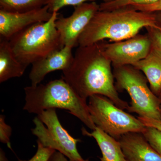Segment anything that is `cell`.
<instances>
[{"label":"cell","instance_id":"obj_1","mask_svg":"<svg viewBox=\"0 0 161 161\" xmlns=\"http://www.w3.org/2000/svg\"><path fill=\"white\" fill-rule=\"evenodd\" d=\"M112 66L104 55L102 41L78 46L70 65L62 71V78L86 100L92 95H103L118 108L127 110L130 105L119 95Z\"/></svg>","mask_w":161,"mask_h":161},{"label":"cell","instance_id":"obj_2","mask_svg":"<svg viewBox=\"0 0 161 161\" xmlns=\"http://www.w3.org/2000/svg\"><path fill=\"white\" fill-rule=\"evenodd\" d=\"M149 26L158 28L154 13L139 11L130 7L99 10L80 35L78 46H89L105 40L112 42L126 40Z\"/></svg>","mask_w":161,"mask_h":161},{"label":"cell","instance_id":"obj_3","mask_svg":"<svg viewBox=\"0 0 161 161\" xmlns=\"http://www.w3.org/2000/svg\"><path fill=\"white\" fill-rule=\"evenodd\" d=\"M25 103L23 110L39 115L50 109L67 110L92 130L96 128L89 112L86 99L80 97L63 78L45 84L24 88Z\"/></svg>","mask_w":161,"mask_h":161},{"label":"cell","instance_id":"obj_4","mask_svg":"<svg viewBox=\"0 0 161 161\" xmlns=\"http://www.w3.org/2000/svg\"><path fill=\"white\" fill-rule=\"evenodd\" d=\"M53 13L48 21L34 24L9 40L16 58L26 68L64 47L55 24L58 12Z\"/></svg>","mask_w":161,"mask_h":161},{"label":"cell","instance_id":"obj_5","mask_svg":"<svg viewBox=\"0 0 161 161\" xmlns=\"http://www.w3.org/2000/svg\"><path fill=\"white\" fill-rule=\"evenodd\" d=\"M113 67L116 89L125 91L131 99L127 111L141 117L161 119L160 103L148 86V80L143 73L132 65Z\"/></svg>","mask_w":161,"mask_h":161},{"label":"cell","instance_id":"obj_6","mask_svg":"<svg viewBox=\"0 0 161 161\" xmlns=\"http://www.w3.org/2000/svg\"><path fill=\"white\" fill-rule=\"evenodd\" d=\"M88 106L96 127L117 140L127 133H143L146 129V126L137 117L125 112L103 95L91 96Z\"/></svg>","mask_w":161,"mask_h":161},{"label":"cell","instance_id":"obj_7","mask_svg":"<svg viewBox=\"0 0 161 161\" xmlns=\"http://www.w3.org/2000/svg\"><path fill=\"white\" fill-rule=\"evenodd\" d=\"M35 127L32 133L43 147L53 149L65 156L69 160L89 161L81 157L78 149L79 139L74 138L62 127L55 109L45 110L33 119Z\"/></svg>","mask_w":161,"mask_h":161},{"label":"cell","instance_id":"obj_8","mask_svg":"<svg viewBox=\"0 0 161 161\" xmlns=\"http://www.w3.org/2000/svg\"><path fill=\"white\" fill-rule=\"evenodd\" d=\"M102 43L104 55L111 61L112 66L133 65L145 58L152 46L147 34H138L118 42L106 43L103 41Z\"/></svg>","mask_w":161,"mask_h":161},{"label":"cell","instance_id":"obj_9","mask_svg":"<svg viewBox=\"0 0 161 161\" xmlns=\"http://www.w3.org/2000/svg\"><path fill=\"white\" fill-rule=\"evenodd\" d=\"M99 10V5L95 2L85 3L75 6L70 16L58 17L55 24L64 46L78 47L80 35Z\"/></svg>","mask_w":161,"mask_h":161},{"label":"cell","instance_id":"obj_10","mask_svg":"<svg viewBox=\"0 0 161 161\" xmlns=\"http://www.w3.org/2000/svg\"><path fill=\"white\" fill-rule=\"evenodd\" d=\"M53 14L49 6L23 12H11L0 9L1 38L9 40L15 35L36 23L45 22Z\"/></svg>","mask_w":161,"mask_h":161},{"label":"cell","instance_id":"obj_11","mask_svg":"<svg viewBox=\"0 0 161 161\" xmlns=\"http://www.w3.org/2000/svg\"><path fill=\"white\" fill-rule=\"evenodd\" d=\"M72 49L69 47L64 46L62 49L33 63L29 74L31 86H36L40 84L51 72L59 70L63 71L67 69L74 58Z\"/></svg>","mask_w":161,"mask_h":161},{"label":"cell","instance_id":"obj_12","mask_svg":"<svg viewBox=\"0 0 161 161\" xmlns=\"http://www.w3.org/2000/svg\"><path fill=\"white\" fill-rule=\"evenodd\" d=\"M129 161H161V155L151 146L142 133H127L118 140Z\"/></svg>","mask_w":161,"mask_h":161},{"label":"cell","instance_id":"obj_13","mask_svg":"<svg viewBox=\"0 0 161 161\" xmlns=\"http://www.w3.org/2000/svg\"><path fill=\"white\" fill-rule=\"evenodd\" d=\"M143 73L150 89L158 97L161 91V51L152 44L148 55L132 65Z\"/></svg>","mask_w":161,"mask_h":161},{"label":"cell","instance_id":"obj_14","mask_svg":"<svg viewBox=\"0 0 161 161\" xmlns=\"http://www.w3.org/2000/svg\"><path fill=\"white\" fill-rule=\"evenodd\" d=\"M84 136L93 137L96 141L102 153L100 161H129L126 158L118 140L96 127L92 132L81 129Z\"/></svg>","mask_w":161,"mask_h":161},{"label":"cell","instance_id":"obj_15","mask_svg":"<svg viewBox=\"0 0 161 161\" xmlns=\"http://www.w3.org/2000/svg\"><path fill=\"white\" fill-rule=\"evenodd\" d=\"M26 69L16 58L9 41L0 40V83L23 76Z\"/></svg>","mask_w":161,"mask_h":161},{"label":"cell","instance_id":"obj_16","mask_svg":"<svg viewBox=\"0 0 161 161\" xmlns=\"http://www.w3.org/2000/svg\"><path fill=\"white\" fill-rule=\"evenodd\" d=\"M52 0H0V9L11 12L31 11L49 5Z\"/></svg>","mask_w":161,"mask_h":161},{"label":"cell","instance_id":"obj_17","mask_svg":"<svg viewBox=\"0 0 161 161\" xmlns=\"http://www.w3.org/2000/svg\"><path fill=\"white\" fill-rule=\"evenodd\" d=\"M160 0H114L109 3H103L99 5L100 11H110L134 5H149Z\"/></svg>","mask_w":161,"mask_h":161},{"label":"cell","instance_id":"obj_18","mask_svg":"<svg viewBox=\"0 0 161 161\" xmlns=\"http://www.w3.org/2000/svg\"><path fill=\"white\" fill-rule=\"evenodd\" d=\"M142 133L149 143L161 155V131L153 127L146 126Z\"/></svg>","mask_w":161,"mask_h":161},{"label":"cell","instance_id":"obj_19","mask_svg":"<svg viewBox=\"0 0 161 161\" xmlns=\"http://www.w3.org/2000/svg\"><path fill=\"white\" fill-rule=\"evenodd\" d=\"M95 0H52L48 5L49 11L53 13L58 12L64 6H76L87 2H95Z\"/></svg>","mask_w":161,"mask_h":161},{"label":"cell","instance_id":"obj_20","mask_svg":"<svg viewBox=\"0 0 161 161\" xmlns=\"http://www.w3.org/2000/svg\"><path fill=\"white\" fill-rule=\"evenodd\" d=\"M37 150L34 155L28 160H23L19 159V161H48L50 158L56 150L43 147L37 141Z\"/></svg>","mask_w":161,"mask_h":161},{"label":"cell","instance_id":"obj_21","mask_svg":"<svg viewBox=\"0 0 161 161\" xmlns=\"http://www.w3.org/2000/svg\"><path fill=\"white\" fill-rule=\"evenodd\" d=\"M12 134V129L9 125L5 121L4 115H0V141L1 142L6 144L9 149L12 150L10 136Z\"/></svg>","mask_w":161,"mask_h":161},{"label":"cell","instance_id":"obj_22","mask_svg":"<svg viewBox=\"0 0 161 161\" xmlns=\"http://www.w3.org/2000/svg\"><path fill=\"white\" fill-rule=\"evenodd\" d=\"M147 35L149 36L153 45L161 51V30L158 28L152 26L146 27Z\"/></svg>","mask_w":161,"mask_h":161},{"label":"cell","instance_id":"obj_23","mask_svg":"<svg viewBox=\"0 0 161 161\" xmlns=\"http://www.w3.org/2000/svg\"><path fill=\"white\" fill-rule=\"evenodd\" d=\"M129 7L136 10L148 13H155L161 12V0L156 3L145 5H134Z\"/></svg>","mask_w":161,"mask_h":161},{"label":"cell","instance_id":"obj_24","mask_svg":"<svg viewBox=\"0 0 161 161\" xmlns=\"http://www.w3.org/2000/svg\"><path fill=\"white\" fill-rule=\"evenodd\" d=\"M137 118L146 126L153 127L161 131V119H153L141 116Z\"/></svg>","mask_w":161,"mask_h":161},{"label":"cell","instance_id":"obj_25","mask_svg":"<svg viewBox=\"0 0 161 161\" xmlns=\"http://www.w3.org/2000/svg\"><path fill=\"white\" fill-rule=\"evenodd\" d=\"M64 155L56 151L50 158L48 161H69Z\"/></svg>","mask_w":161,"mask_h":161},{"label":"cell","instance_id":"obj_26","mask_svg":"<svg viewBox=\"0 0 161 161\" xmlns=\"http://www.w3.org/2000/svg\"><path fill=\"white\" fill-rule=\"evenodd\" d=\"M155 14L156 25L161 30V12L154 13Z\"/></svg>","mask_w":161,"mask_h":161},{"label":"cell","instance_id":"obj_27","mask_svg":"<svg viewBox=\"0 0 161 161\" xmlns=\"http://www.w3.org/2000/svg\"><path fill=\"white\" fill-rule=\"evenodd\" d=\"M0 161H9L6 157V153L2 148L0 149Z\"/></svg>","mask_w":161,"mask_h":161},{"label":"cell","instance_id":"obj_28","mask_svg":"<svg viewBox=\"0 0 161 161\" xmlns=\"http://www.w3.org/2000/svg\"><path fill=\"white\" fill-rule=\"evenodd\" d=\"M158 98H159V100L160 103L161 105V91L159 95H158Z\"/></svg>","mask_w":161,"mask_h":161},{"label":"cell","instance_id":"obj_29","mask_svg":"<svg viewBox=\"0 0 161 161\" xmlns=\"http://www.w3.org/2000/svg\"><path fill=\"white\" fill-rule=\"evenodd\" d=\"M102 1H103V3H109V2H112L114 0H102Z\"/></svg>","mask_w":161,"mask_h":161},{"label":"cell","instance_id":"obj_30","mask_svg":"<svg viewBox=\"0 0 161 161\" xmlns=\"http://www.w3.org/2000/svg\"><path fill=\"white\" fill-rule=\"evenodd\" d=\"M160 111H161V108H160Z\"/></svg>","mask_w":161,"mask_h":161},{"label":"cell","instance_id":"obj_31","mask_svg":"<svg viewBox=\"0 0 161 161\" xmlns=\"http://www.w3.org/2000/svg\"><path fill=\"white\" fill-rule=\"evenodd\" d=\"M69 161H75L69 160Z\"/></svg>","mask_w":161,"mask_h":161}]
</instances>
